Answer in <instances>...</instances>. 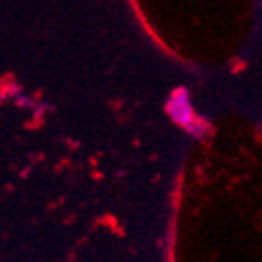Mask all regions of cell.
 <instances>
[{"instance_id":"1","label":"cell","mask_w":262,"mask_h":262,"mask_svg":"<svg viewBox=\"0 0 262 262\" xmlns=\"http://www.w3.org/2000/svg\"><path fill=\"white\" fill-rule=\"evenodd\" d=\"M168 113L173 117V120H177L179 124H184L186 127H191L196 122L191 106H189V95L184 88H179L177 91H173V95L168 100Z\"/></svg>"}]
</instances>
